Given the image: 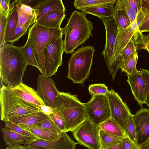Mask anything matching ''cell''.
Returning <instances> with one entry per match:
<instances>
[{
  "mask_svg": "<svg viewBox=\"0 0 149 149\" xmlns=\"http://www.w3.org/2000/svg\"><path fill=\"white\" fill-rule=\"evenodd\" d=\"M116 0H75L74 6L75 8L82 11L88 8L101 6H113Z\"/></svg>",
  "mask_w": 149,
  "mask_h": 149,
  "instance_id": "484cf974",
  "label": "cell"
},
{
  "mask_svg": "<svg viewBox=\"0 0 149 149\" xmlns=\"http://www.w3.org/2000/svg\"><path fill=\"white\" fill-rule=\"evenodd\" d=\"M86 15L82 11L74 10L68 19L67 24L62 28L63 34H65L63 42L65 53H72L93 36V23L86 18Z\"/></svg>",
  "mask_w": 149,
  "mask_h": 149,
  "instance_id": "7a4b0ae2",
  "label": "cell"
},
{
  "mask_svg": "<svg viewBox=\"0 0 149 149\" xmlns=\"http://www.w3.org/2000/svg\"><path fill=\"white\" fill-rule=\"evenodd\" d=\"M47 116V118L45 119L32 126L46 129L55 134H62L63 132L56 125L49 115Z\"/></svg>",
  "mask_w": 149,
  "mask_h": 149,
  "instance_id": "836d02e7",
  "label": "cell"
},
{
  "mask_svg": "<svg viewBox=\"0 0 149 149\" xmlns=\"http://www.w3.org/2000/svg\"><path fill=\"white\" fill-rule=\"evenodd\" d=\"M100 149H106L122 143L123 138L110 134L103 130L99 131Z\"/></svg>",
  "mask_w": 149,
  "mask_h": 149,
  "instance_id": "4316f807",
  "label": "cell"
},
{
  "mask_svg": "<svg viewBox=\"0 0 149 149\" xmlns=\"http://www.w3.org/2000/svg\"><path fill=\"white\" fill-rule=\"evenodd\" d=\"M143 49L147 50L149 53V42L146 44Z\"/></svg>",
  "mask_w": 149,
  "mask_h": 149,
  "instance_id": "f5cc1de1",
  "label": "cell"
},
{
  "mask_svg": "<svg viewBox=\"0 0 149 149\" xmlns=\"http://www.w3.org/2000/svg\"><path fill=\"white\" fill-rule=\"evenodd\" d=\"M49 116L63 133L66 132V127L64 120L57 109L55 108L53 109V112Z\"/></svg>",
  "mask_w": 149,
  "mask_h": 149,
  "instance_id": "74e56055",
  "label": "cell"
},
{
  "mask_svg": "<svg viewBox=\"0 0 149 149\" xmlns=\"http://www.w3.org/2000/svg\"><path fill=\"white\" fill-rule=\"evenodd\" d=\"M89 93L92 96L96 95L106 96L109 91L104 84H97L90 85L88 88Z\"/></svg>",
  "mask_w": 149,
  "mask_h": 149,
  "instance_id": "d590c367",
  "label": "cell"
},
{
  "mask_svg": "<svg viewBox=\"0 0 149 149\" xmlns=\"http://www.w3.org/2000/svg\"><path fill=\"white\" fill-rule=\"evenodd\" d=\"M141 149H149V142H148L141 146Z\"/></svg>",
  "mask_w": 149,
  "mask_h": 149,
  "instance_id": "816d5d0a",
  "label": "cell"
},
{
  "mask_svg": "<svg viewBox=\"0 0 149 149\" xmlns=\"http://www.w3.org/2000/svg\"><path fill=\"white\" fill-rule=\"evenodd\" d=\"M34 9L36 12L37 21L53 13L65 11V7L61 0H40Z\"/></svg>",
  "mask_w": 149,
  "mask_h": 149,
  "instance_id": "d6986e66",
  "label": "cell"
},
{
  "mask_svg": "<svg viewBox=\"0 0 149 149\" xmlns=\"http://www.w3.org/2000/svg\"><path fill=\"white\" fill-rule=\"evenodd\" d=\"M10 0H0V13L8 17L11 11Z\"/></svg>",
  "mask_w": 149,
  "mask_h": 149,
  "instance_id": "b9f144b4",
  "label": "cell"
},
{
  "mask_svg": "<svg viewBox=\"0 0 149 149\" xmlns=\"http://www.w3.org/2000/svg\"><path fill=\"white\" fill-rule=\"evenodd\" d=\"M6 127L16 132L22 136L33 140L39 139L36 136L24 129L18 125L10 120L4 122Z\"/></svg>",
  "mask_w": 149,
  "mask_h": 149,
  "instance_id": "e575fe53",
  "label": "cell"
},
{
  "mask_svg": "<svg viewBox=\"0 0 149 149\" xmlns=\"http://www.w3.org/2000/svg\"><path fill=\"white\" fill-rule=\"evenodd\" d=\"M106 96L109 103L111 118L120 125L126 134L127 123L132 114L130 110L121 97L113 89L109 91Z\"/></svg>",
  "mask_w": 149,
  "mask_h": 149,
  "instance_id": "8fae6325",
  "label": "cell"
},
{
  "mask_svg": "<svg viewBox=\"0 0 149 149\" xmlns=\"http://www.w3.org/2000/svg\"><path fill=\"white\" fill-rule=\"evenodd\" d=\"M39 1L35 0H17V6L21 4H24L29 6L34 9Z\"/></svg>",
  "mask_w": 149,
  "mask_h": 149,
  "instance_id": "bcb514c9",
  "label": "cell"
},
{
  "mask_svg": "<svg viewBox=\"0 0 149 149\" xmlns=\"http://www.w3.org/2000/svg\"><path fill=\"white\" fill-rule=\"evenodd\" d=\"M147 14L141 9L137 14L135 19L131 25L125 29L118 32L113 50L112 64L109 70L113 80H114L116 74L115 72V66L117 58L134 33L139 29V26Z\"/></svg>",
  "mask_w": 149,
  "mask_h": 149,
  "instance_id": "ba28073f",
  "label": "cell"
},
{
  "mask_svg": "<svg viewBox=\"0 0 149 149\" xmlns=\"http://www.w3.org/2000/svg\"><path fill=\"white\" fill-rule=\"evenodd\" d=\"M18 13L17 24L28 30L33 24L36 22V12L31 6L24 4L16 6Z\"/></svg>",
  "mask_w": 149,
  "mask_h": 149,
  "instance_id": "ffe728a7",
  "label": "cell"
},
{
  "mask_svg": "<svg viewBox=\"0 0 149 149\" xmlns=\"http://www.w3.org/2000/svg\"><path fill=\"white\" fill-rule=\"evenodd\" d=\"M18 21V13L16 7L11 10L8 18L4 36V44L8 42L17 27Z\"/></svg>",
  "mask_w": 149,
  "mask_h": 149,
  "instance_id": "f1b7e54d",
  "label": "cell"
},
{
  "mask_svg": "<svg viewBox=\"0 0 149 149\" xmlns=\"http://www.w3.org/2000/svg\"><path fill=\"white\" fill-rule=\"evenodd\" d=\"M47 116V115L40 111L12 118L8 120L18 125L32 126L45 119Z\"/></svg>",
  "mask_w": 149,
  "mask_h": 149,
  "instance_id": "7402d4cb",
  "label": "cell"
},
{
  "mask_svg": "<svg viewBox=\"0 0 149 149\" xmlns=\"http://www.w3.org/2000/svg\"><path fill=\"white\" fill-rule=\"evenodd\" d=\"M20 47L27 62L28 65L34 66L38 69L34 53L30 40L28 38L25 44Z\"/></svg>",
  "mask_w": 149,
  "mask_h": 149,
  "instance_id": "1f68e13d",
  "label": "cell"
},
{
  "mask_svg": "<svg viewBox=\"0 0 149 149\" xmlns=\"http://www.w3.org/2000/svg\"><path fill=\"white\" fill-rule=\"evenodd\" d=\"M99 126L100 130H103L111 134L122 138L127 136L123 129L111 118L100 124Z\"/></svg>",
  "mask_w": 149,
  "mask_h": 149,
  "instance_id": "83f0119b",
  "label": "cell"
},
{
  "mask_svg": "<svg viewBox=\"0 0 149 149\" xmlns=\"http://www.w3.org/2000/svg\"><path fill=\"white\" fill-rule=\"evenodd\" d=\"M55 107L64 120L66 132L73 131L87 119L85 107L77 95L59 92L56 98Z\"/></svg>",
  "mask_w": 149,
  "mask_h": 149,
  "instance_id": "3957f363",
  "label": "cell"
},
{
  "mask_svg": "<svg viewBox=\"0 0 149 149\" xmlns=\"http://www.w3.org/2000/svg\"><path fill=\"white\" fill-rule=\"evenodd\" d=\"M131 7L136 14L141 10V0H128Z\"/></svg>",
  "mask_w": 149,
  "mask_h": 149,
  "instance_id": "f6af8a7d",
  "label": "cell"
},
{
  "mask_svg": "<svg viewBox=\"0 0 149 149\" xmlns=\"http://www.w3.org/2000/svg\"><path fill=\"white\" fill-rule=\"evenodd\" d=\"M40 110L47 115H49L53 111V109L50 107L47 106L45 105L42 106Z\"/></svg>",
  "mask_w": 149,
  "mask_h": 149,
  "instance_id": "c3c4849f",
  "label": "cell"
},
{
  "mask_svg": "<svg viewBox=\"0 0 149 149\" xmlns=\"http://www.w3.org/2000/svg\"><path fill=\"white\" fill-rule=\"evenodd\" d=\"M95 50L93 46L81 47L72 53L67 77L74 84H83L89 76Z\"/></svg>",
  "mask_w": 149,
  "mask_h": 149,
  "instance_id": "5b68a950",
  "label": "cell"
},
{
  "mask_svg": "<svg viewBox=\"0 0 149 149\" xmlns=\"http://www.w3.org/2000/svg\"><path fill=\"white\" fill-rule=\"evenodd\" d=\"M6 149H29V148L25 145L24 146L20 144L8 146L6 148Z\"/></svg>",
  "mask_w": 149,
  "mask_h": 149,
  "instance_id": "681fc988",
  "label": "cell"
},
{
  "mask_svg": "<svg viewBox=\"0 0 149 149\" xmlns=\"http://www.w3.org/2000/svg\"><path fill=\"white\" fill-rule=\"evenodd\" d=\"M126 134L132 141L137 144L136 128L134 124L132 115L129 116L127 123Z\"/></svg>",
  "mask_w": 149,
  "mask_h": 149,
  "instance_id": "8d00e7d4",
  "label": "cell"
},
{
  "mask_svg": "<svg viewBox=\"0 0 149 149\" xmlns=\"http://www.w3.org/2000/svg\"><path fill=\"white\" fill-rule=\"evenodd\" d=\"M87 119L99 125L111 118L109 102L106 96H92L88 102L84 103Z\"/></svg>",
  "mask_w": 149,
  "mask_h": 149,
  "instance_id": "9c48e42d",
  "label": "cell"
},
{
  "mask_svg": "<svg viewBox=\"0 0 149 149\" xmlns=\"http://www.w3.org/2000/svg\"><path fill=\"white\" fill-rule=\"evenodd\" d=\"M99 125L87 119L72 132L74 138L90 149H100Z\"/></svg>",
  "mask_w": 149,
  "mask_h": 149,
  "instance_id": "30bf717a",
  "label": "cell"
},
{
  "mask_svg": "<svg viewBox=\"0 0 149 149\" xmlns=\"http://www.w3.org/2000/svg\"><path fill=\"white\" fill-rule=\"evenodd\" d=\"M141 9L147 13L149 12V0H141Z\"/></svg>",
  "mask_w": 149,
  "mask_h": 149,
  "instance_id": "7dc6e473",
  "label": "cell"
},
{
  "mask_svg": "<svg viewBox=\"0 0 149 149\" xmlns=\"http://www.w3.org/2000/svg\"><path fill=\"white\" fill-rule=\"evenodd\" d=\"M79 144L72 140L66 132L63 133L60 138L56 141L38 139L26 143L25 145L29 149H75Z\"/></svg>",
  "mask_w": 149,
  "mask_h": 149,
  "instance_id": "5bb4252c",
  "label": "cell"
},
{
  "mask_svg": "<svg viewBox=\"0 0 149 149\" xmlns=\"http://www.w3.org/2000/svg\"><path fill=\"white\" fill-rule=\"evenodd\" d=\"M137 144L140 146L149 142V108H141L132 115Z\"/></svg>",
  "mask_w": 149,
  "mask_h": 149,
  "instance_id": "9a60e30c",
  "label": "cell"
},
{
  "mask_svg": "<svg viewBox=\"0 0 149 149\" xmlns=\"http://www.w3.org/2000/svg\"><path fill=\"white\" fill-rule=\"evenodd\" d=\"M0 102L1 120L4 122L12 118L40 111L11 93L4 85L0 89Z\"/></svg>",
  "mask_w": 149,
  "mask_h": 149,
  "instance_id": "8992f818",
  "label": "cell"
},
{
  "mask_svg": "<svg viewBox=\"0 0 149 149\" xmlns=\"http://www.w3.org/2000/svg\"><path fill=\"white\" fill-rule=\"evenodd\" d=\"M125 149H141V147L132 141L128 137L123 139Z\"/></svg>",
  "mask_w": 149,
  "mask_h": 149,
  "instance_id": "7bdbcfd3",
  "label": "cell"
},
{
  "mask_svg": "<svg viewBox=\"0 0 149 149\" xmlns=\"http://www.w3.org/2000/svg\"><path fill=\"white\" fill-rule=\"evenodd\" d=\"M61 29L50 28L34 24L29 29V39L36 60L38 69L41 74L46 75L44 52L45 48L52 39L62 36Z\"/></svg>",
  "mask_w": 149,
  "mask_h": 149,
  "instance_id": "277c9868",
  "label": "cell"
},
{
  "mask_svg": "<svg viewBox=\"0 0 149 149\" xmlns=\"http://www.w3.org/2000/svg\"><path fill=\"white\" fill-rule=\"evenodd\" d=\"M139 29L142 33L146 32H149V12L139 26Z\"/></svg>",
  "mask_w": 149,
  "mask_h": 149,
  "instance_id": "ee69618b",
  "label": "cell"
},
{
  "mask_svg": "<svg viewBox=\"0 0 149 149\" xmlns=\"http://www.w3.org/2000/svg\"><path fill=\"white\" fill-rule=\"evenodd\" d=\"M27 30L23 28L22 26L17 24V27L12 36L9 39L8 42L13 43L26 34Z\"/></svg>",
  "mask_w": 149,
  "mask_h": 149,
  "instance_id": "ab89813d",
  "label": "cell"
},
{
  "mask_svg": "<svg viewBox=\"0 0 149 149\" xmlns=\"http://www.w3.org/2000/svg\"><path fill=\"white\" fill-rule=\"evenodd\" d=\"M114 10L123 9L127 13L130 19L131 24L135 19L137 14L131 7L128 0H118L114 7Z\"/></svg>",
  "mask_w": 149,
  "mask_h": 149,
  "instance_id": "d6a6232c",
  "label": "cell"
},
{
  "mask_svg": "<svg viewBox=\"0 0 149 149\" xmlns=\"http://www.w3.org/2000/svg\"><path fill=\"white\" fill-rule=\"evenodd\" d=\"M114 10L113 6H101L87 8L81 11L87 14L92 15L101 19L112 17Z\"/></svg>",
  "mask_w": 149,
  "mask_h": 149,
  "instance_id": "f546056e",
  "label": "cell"
},
{
  "mask_svg": "<svg viewBox=\"0 0 149 149\" xmlns=\"http://www.w3.org/2000/svg\"><path fill=\"white\" fill-rule=\"evenodd\" d=\"M112 17L117 26L118 32L123 30L129 27L131 23L129 16L123 9L114 10Z\"/></svg>",
  "mask_w": 149,
  "mask_h": 149,
  "instance_id": "4dcf8cb0",
  "label": "cell"
},
{
  "mask_svg": "<svg viewBox=\"0 0 149 149\" xmlns=\"http://www.w3.org/2000/svg\"><path fill=\"white\" fill-rule=\"evenodd\" d=\"M106 31V42L104 48L102 52L109 71L110 70L113 55V50L118 30L114 19L102 18Z\"/></svg>",
  "mask_w": 149,
  "mask_h": 149,
  "instance_id": "7c38bea8",
  "label": "cell"
},
{
  "mask_svg": "<svg viewBox=\"0 0 149 149\" xmlns=\"http://www.w3.org/2000/svg\"><path fill=\"white\" fill-rule=\"evenodd\" d=\"M24 129L36 136L39 139L50 141H56L59 139L62 134L54 133L47 130L33 126L18 125Z\"/></svg>",
  "mask_w": 149,
  "mask_h": 149,
  "instance_id": "cb8c5ba5",
  "label": "cell"
},
{
  "mask_svg": "<svg viewBox=\"0 0 149 149\" xmlns=\"http://www.w3.org/2000/svg\"><path fill=\"white\" fill-rule=\"evenodd\" d=\"M149 42V36L145 35L139 29L135 32L118 58L115 64V71L116 74L120 64L135 49H143L146 44Z\"/></svg>",
  "mask_w": 149,
  "mask_h": 149,
  "instance_id": "2e32d148",
  "label": "cell"
},
{
  "mask_svg": "<svg viewBox=\"0 0 149 149\" xmlns=\"http://www.w3.org/2000/svg\"><path fill=\"white\" fill-rule=\"evenodd\" d=\"M27 62L20 47L5 44L0 48L1 78L6 86H15L22 82Z\"/></svg>",
  "mask_w": 149,
  "mask_h": 149,
  "instance_id": "6da1fadb",
  "label": "cell"
},
{
  "mask_svg": "<svg viewBox=\"0 0 149 149\" xmlns=\"http://www.w3.org/2000/svg\"><path fill=\"white\" fill-rule=\"evenodd\" d=\"M106 149H125L124 141H123V142L120 143Z\"/></svg>",
  "mask_w": 149,
  "mask_h": 149,
  "instance_id": "f907efd6",
  "label": "cell"
},
{
  "mask_svg": "<svg viewBox=\"0 0 149 149\" xmlns=\"http://www.w3.org/2000/svg\"><path fill=\"white\" fill-rule=\"evenodd\" d=\"M38 95L45 105L55 108L56 98L59 92L57 89L56 83L52 78H49L41 74L37 79V89Z\"/></svg>",
  "mask_w": 149,
  "mask_h": 149,
  "instance_id": "4fadbf2b",
  "label": "cell"
},
{
  "mask_svg": "<svg viewBox=\"0 0 149 149\" xmlns=\"http://www.w3.org/2000/svg\"><path fill=\"white\" fill-rule=\"evenodd\" d=\"M8 17L0 13V48L4 45V36Z\"/></svg>",
  "mask_w": 149,
  "mask_h": 149,
  "instance_id": "f35d334b",
  "label": "cell"
},
{
  "mask_svg": "<svg viewBox=\"0 0 149 149\" xmlns=\"http://www.w3.org/2000/svg\"><path fill=\"white\" fill-rule=\"evenodd\" d=\"M65 15V11L56 12L41 18L36 23L47 27L61 29V26Z\"/></svg>",
  "mask_w": 149,
  "mask_h": 149,
  "instance_id": "44dd1931",
  "label": "cell"
},
{
  "mask_svg": "<svg viewBox=\"0 0 149 149\" xmlns=\"http://www.w3.org/2000/svg\"></svg>",
  "mask_w": 149,
  "mask_h": 149,
  "instance_id": "11a10c76",
  "label": "cell"
},
{
  "mask_svg": "<svg viewBox=\"0 0 149 149\" xmlns=\"http://www.w3.org/2000/svg\"><path fill=\"white\" fill-rule=\"evenodd\" d=\"M63 52L62 36L54 38L47 45L44 52L46 77L56 75L63 63Z\"/></svg>",
  "mask_w": 149,
  "mask_h": 149,
  "instance_id": "52a82bcc",
  "label": "cell"
},
{
  "mask_svg": "<svg viewBox=\"0 0 149 149\" xmlns=\"http://www.w3.org/2000/svg\"><path fill=\"white\" fill-rule=\"evenodd\" d=\"M127 81L129 85L135 99L141 108L146 104V92L145 84L140 70L135 74L127 76Z\"/></svg>",
  "mask_w": 149,
  "mask_h": 149,
  "instance_id": "ac0fdd59",
  "label": "cell"
},
{
  "mask_svg": "<svg viewBox=\"0 0 149 149\" xmlns=\"http://www.w3.org/2000/svg\"><path fill=\"white\" fill-rule=\"evenodd\" d=\"M139 70L141 72L146 87L147 98L145 104L149 108V70L144 69H140Z\"/></svg>",
  "mask_w": 149,
  "mask_h": 149,
  "instance_id": "60d3db41",
  "label": "cell"
},
{
  "mask_svg": "<svg viewBox=\"0 0 149 149\" xmlns=\"http://www.w3.org/2000/svg\"><path fill=\"white\" fill-rule=\"evenodd\" d=\"M148 36H149V35H148Z\"/></svg>",
  "mask_w": 149,
  "mask_h": 149,
  "instance_id": "db71d44e",
  "label": "cell"
},
{
  "mask_svg": "<svg viewBox=\"0 0 149 149\" xmlns=\"http://www.w3.org/2000/svg\"><path fill=\"white\" fill-rule=\"evenodd\" d=\"M3 139L8 146L24 144L32 140L6 127L1 128Z\"/></svg>",
  "mask_w": 149,
  "mask_h": 149,
  "instance_id": "603a6c76",
  "label": "cell"
},
{
  "mask_svg": "<svg viewBox=\"0 0 149 149\" xmlns=\"http://www.w3.org/2000/svg\"><path fill=\"white\" fill-rule=\"evenodd\" d=\"M138 58V52L135 49L119 65V68L127 76L135 74L138 72L136 68Z\"/></svg>",
  "mask_w": 149,
  "mask_h": 149,
  "instance_id": "d4e9b609",
  "label": "cell"
},
{
  "mask_svg": "<svg viewBox=\"0 0 149 149\" xmlns=\"http://www.w3.org/2000/svg\"><path fill=\"white\" fill-rule=\"evenodd\" d=\"M11 93L29 104L39 109L44 103L36 91L23 83L15 86H6Z\"/></svg>",
  "mask_w": 149,
  "mask_h": 149,
  "instance_id": "e0dca14e",
  "label": "cell"
}]
</instances>
